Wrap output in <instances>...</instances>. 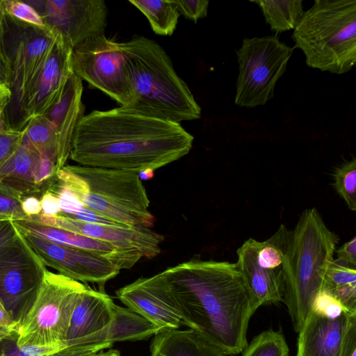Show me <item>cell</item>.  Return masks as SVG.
<instances>
[{
	"instance_id": "1",
	"label": "cell",
	"mask_w": 356,
	"mask_h": 356,
	"mask_svg": "<svg viewBox=\"0 0 356 356\" xmlns=\"http://www.w3.org/2000/svg\"><path fill=\"white\" fill-rule=\"evenodd\" d=\"M149 279L182 325L227 356L248 346V323L260 306L236 263L192 258Z\"/></svg>"
},
{
	"instance_id": "2",
	"label": "cell",
	"mask_w": 356,
	"mask_h": 356,
	"mask_svg": "<svg viewBox=\"0 0 356 356\" xmlns=\"http://www.w3.org/2000/svg\"><path fill=\"white\" fill-rule=\"evenodd\" d=\"M193 139L180 123L122 106L92 111L76 126L70 158L83 166L154 171L188 154Z\"/></svg>"
},
{
	"instance_id": "3",
	"label": "cell",
	"mask_w": 356,
	"mask_h": 356,
	"mask_svg": "<svg viewBox=\"0 0 356 356\" xmlns=\"http://www.w3.org/2000/svg\"><path fill=\"white\" fill-rule=\"evenodd\" d=\"M120 45L126 58L133 98L131 105L123 108L177 123L200 118V106L160 44L136 36Z\"/></svg>"
},
{
	"instance_id": "4",
	"label": "cell",
	"mask_w": 356,
	"mask_h": 356,
	"mask_svg": "<svg viewBox=\"0 0 356 356\" xmlns=\"http://www.w3.org/2000/svg\"><path fill=\"white\" fill-rule=\"evenodd\" d=\"M339 241V236L327 227L316 208L305 210L295 228L289 231L282 301L297 332L323 289Z\"/></svg>"
},
{
	"instance_id": "5",
	"label": "cell",
	"mask_w": 356,
	"mask_h": 356,
	"mask_svg": "<svg viewBox=\"0 0 356 356\" xmlns=\"http://www.w3.org/2000/svg\"><path fill=\"white\" fill-rule=\"evenodd\" d=\"M307 65L342 74L356 63V1L316 0L291 36Z\"/></svg>"
},
{
	"instance_id": "6",
	"label": "cell",
	"mask_w": 356,
	"mask_h": 356,
	"mask_svg": "<svg viewBox=\"0 0 356 356\" xmlns=\"http://www.w3.org/2000/svg\"><path fill=\"white\" fill-rule=\"evenodd\" d=\"M86 183L79 200L88 209L124 227H152L154 216L139 172L65 165Z\"/></svg>"
},
{
	"instance_id": "7",
	"label": "cell",
	"mask_w": 356,
	"mask_h": 356,
	"mask_svg": "<svg viewBox=\"0 0 356 356\" xmlns=\"http://www.w3.org/2000/svg\"><path fill=\"white\" fill-rule=\"evenodd\" d=\"M86 287L47 269L36 297L18 328V346H66L73 311Z\"/></svg>"
},
{
	"instance_id": "8",
	"label": "cell",
	"mask_w": 356,
	"mask_h": 356,
	"mask_svg": "<svg viewBox=\"0 0 356 356\" xmlns=\"http://www.w3.org/2000/svg\"><path fill=\"white\" fill-rule=\"evenodd\" d=\"M9 17L17 28L13 38V48H10L13 68L12 101L15 100L19 115L15 129L21 130L32 118L36 93L47 62L63 35L47 24L44 26H36Z\"/></svg>"
},
{
	"instance_id": "9",
	"label": "cell",
	"mask_w": 356,
	"mask_h": 356,
	"mask_svg": "<svg viewBox=\"0 0 356 356\" xmlns=\"http://www.w3.org/2000/svg\"><path fill=\"white\" fill-rule=\"evenodd\" d=\"M238 63L235 104L254 108L273 98L275 85L284 74L293 49L277 35L245 38L235 51Z\"/></svg>"
},
{
	"instance_id": "10",
	"label": "cell",
	"mask_w": 356,
	"mask_h": 356,
	"mask_svg": "<svg viewBox=\"0 0 356 356\" xmlns=\"http://www.w3.org/2000/svg\"><path fill=\"white\" fill-rule=\"evenodd\" d=\"M71 64L75 75L122 107L132 103L126 58L119 42L104 34L90 38L72 49Z\"/></svg>"
},
{
	"instance_id": "11",
	"label": "cell",
	"mask_w": 356,
	"mask_h": 356,
	"mask_svg": "<svg viewBox=\"0 0 356 356\" xmlns=\"http://www.w3.org/2000/svg\"><path fill=\"white\" fill-rule=\"evenodd\" d=\"M289 231L282 224L265 241L249 238L237 250L236 265L259 306L282 301Z\"/></svg>"
},
{
	"instance_id": "12",
	"label": "cell",
	"mask_w": 356,
	"mask_h": 356,
	"mask_svg": "<svg viewBox=\"0 0 356 356\" xmlns=\"http://www.w3.org/2000/svg\"><path fill=\"white\" fill-rule=\"evenodd\" d=\"M47 269L20 232L13 243L0 250V301L18 328L36 297Z\"/></svg>"
},
{
	"instance_id": "13",
	"label": "cell",
	"mask_w": 356,
	"mask_h": 356,
	"mask_svg": "<svg viewBox=\"0 0 356 356\" xmlns=\"http://www.w3.org/2000/svg\"><path fill=\"white\" fill-rule=\"evenodd\" d=\"M44 22L59 31L72 49L104 34L108 8L103 0L32 1Z\"/></svg>"
},
{
	"instance_id": "14",
	"label": "cell",
	"mask_w": 356,
	"mask_h": 356,
	"mask_svg": "<svg viewBox=\"0 0 356 356\" xmlns=\"http://www.w3.org/2000/svg\"><path fill=\"white\" fill-rule=\"evenodd\" d=\"M19 232L46 267L54 268L59 274L75 281L95 283L103 287L120 273L115 264L103 256Z\"/></svg>"
},
{
	"instance_id": "15",
	"label": "cell",
	"mask_w": 356,
	"mask_h": 356,
	"mask_svg": "<svg viewBox=\"0 0 356 356\" xmlns=\"http://www.w3.org/2000/svg\"><path fill=\"white\" fill-rule=\"evenodd\" d=\"M27 220L108 242L122 250L138 252L143 257L158 255L164 240L163 235L149 228L89 223L61 215L47 217L39 214Z\"/></svg>"
},
{
	"instance_id": "16",
	"label": "cell",
	"mask_w": 356,
	"mask_h": 356,
	"mask_svg": "<svg viewBox=\"0 0 356 356\" xmlns=\"http://www.w3.org/2000/svg\"><path fill=\"white\" fill-rule=\"evenodd\" d=\"M114 304L104 291L87 286L73 311L65 340L66 346L95 343L113 320Z\"/></svg>"
},
{
	"instance_id": "17",
	"label": "cell",
	"mask_w": 356,
	"mask_h": 356,
	"mask_svg": "<svg viewBox=\"0 0 356 356\" xmlns=\"http://www.w3.org/2000/svg\"><path fill=\"white\" fill-rule=\"evenodd\" d=\"M19 231L53 243L89 251L112 261L120 269L131 268L141 257L138 252L122 250L115 245L30 220L13 221Z\"/></svg>"
},
{
	"instance_id": "18",
	"label": "cell",
	"mask_w": 356,
	"mask_h": 356,
	"mask_svg": "<svg viewBox=\"0 0 356 356\" xmlns=\"http://www.w3.org/2000/svg\"><path fill=\"white\" fill-rule=\"evenodd\" d=\"M348 318L330 319L312 312L298 332L296 356H339Z\"/></svg>"
},
{
	"instance_id": "19",
	"label": "cell",
	"mask_w": 356,
	"mask_h": 356,
	"mask_svg": "<svg viewBox=\"0 0 356 356\" xmlns=\"http://www.w3.org/2000/svg\"><path fill=\"white\" fill-rule=\"evenodd\" d=\"M115 295L128 308L162 330L177 329L182 325L179 316L158 293L149 277H140L120 288Z\"/></svg>"
},
{
	"instance_id": "20",
	"label": "cell",
	"mask_w": 356,
	"mask_h": 356,
	"mask_svg": "<svg viewBox=\"0 0 356 356\" xmlns=\"http://www.w3.org/2000/svg\"><path fill=\"white\" fill-rule=\"evenodd\" d=\"M82 92V80L73 72L61 99L45 115L54 124L57 133L58 171L65 165L70 158L74 131L83 116Z\"/></svg>"
},
{
	"instance_id": "21",
	"label": "cell",
	"mask_w": 356,
	"mask_h": 356,
	"mask_svg": "<svg viewBox=\"0 0 356 356\" xmlns=\"http://www.w3.org/2000/svg\"><path fill=\"white\" fill-rule=\"evenodd\" d=\"M150 356H227L218 346L193 329H164L155 335Z\"/></svg>"
},
{
	"instance_id": "22",
	"label": "cell",
	"mask_w": 356,
	"mask_h": 356,
	"mask_svg": "<svg viewBox=\"0 0 356 356\" xmlns=\"http://www.w3.org/2000/svg\"><path fill=\"white\" fill-rule=\"evenodd\" d=\"M40 158L25 136L18 149L0 167V182L17 189L25 196L42 195L44 191L35 183Z\"/></svg>"
},
{
	"instance_id": "23",
	"label": "cell",
	"mask_w": 356,
	"mask_h": 356,
	"mask_svg": "<svg viewBox=\"0 0 356 356\" xmlns=\"http://www.w3.org/2000/svg\"><path fill=\"white\" fill-rule=\"evenodd\" d=\"M162 330L128 307L114 304L111 324L96 338L95 343L138 341L147 339Z\"/></svg>"
},
{
	"instance_id": "24",
	"label": "cell",
	"mask_w": 356,
	"mask_h": 356,
	"mask_svg": "<svg viewBox=\"0 0 356 356\" xmlns=\"http://www.w3.org/2000/svg\"><path fill=\"white\" fill-rule=\"evenodd\" d=\"M257 4L276 34L294 29L303 13L302 0H260L251 1Z\"/></svg>"
},
{
	"instance_id": "25",
	"label": "cell",
	"mask_w": 356,
	"mask_h": 356,
	"mask_svg": "<svg viewBox=\"0 0 356 356\" xmlns=\"http://www.w3.org/2000/svg\"><path fill=\"white\" fill-rule=\"evenodd\" d=\"M129 3L146 17L156 34H173L180 16L175 0H129Z\"/></svg>"
},
{
	"instance_id": "26",
	"label": "cell",
	"mask_w": 356,
	"mask_h": 356,
	"mask_svg": "<svg viewBox=\"0 0 356 356\" xmlns=\"http://www.w3.org/2000/svg\"><path fill=\"white\" fill-rule=\"evenodd\" d=\"M25 136L40 156L51 159L57 170L58 143L54 124L47 115L29 120L24 128ZM58 172V171H57Z\"/></svg>"
},
{
	"instance_id": "27",
	"label": "cell",
	"mask_w": 356,
	"mask_h": 356,
	"mask_svg": "<svg viewBox=\"0 0 356 356\" xmlns=\"http://www.w3.org/2000/svg\"><path fill=\"white\" fill-rule=\"evenodd\" d=\"M8 22L5 12L0 13V120L6 109L11 103L12 90V58L7 35Z\"/></svg>"
},
{
	"instance_id": "28",
	"label": "cell",
	"mask_w": 356,
	"mask_h": 356,
	"mask_svg": "<svg viewBox=\"0 0 356 356\" xmlns=\"http://www.w3.org/2000/svg\"><path fill=\"white\" fill-rule=\"evenodd\" d=\"M242 356H289V349L281 331H264L253 338Z\"/></svg>"
},
{
	"instance_id": "29",
	"label": "cell",
	"mask_w": 356,
	"mask_h": 356,
	"mask_svg": "<svg viewBox=\"0 0 356 356\" xmlns=\"http://www.w3.org/2000/svg\"><path fill=\"white\" fill-rule=\"evenodd\" d=\"M333 186L353 211H356V159L346 161L338 166L334 172Z\"/></svg>"
},
{
	"instance_id": "30",
	"label": "cell",
	"mask_w": 356,
	"mask_h": 356,
	"mask_svg": "<svg viewBox=\"0 0 356 356\" xmlns=\"http://www.w3.org/2000/svg\"><path fill=\"white\" fill-rule=\"evenodd\" d=\"M24 196L22 192L0 182V221L25 220L28 218L22 209Z\"/></svg>"
},
{
	"instance_id": "31",
	"label": "cell",
	"mask_w": 356,
	"mask_h": 356,
	"mask_svg": "<svg viewBox=\"0 0 356 356\" xmlns=\"http://www.w3.org/2000/svg\"><path fill=\"white\" fill-rule=\"evenodd\" d=\"M18 332L0 340V356H49L65 347L63 344L47 346H24L17 344Z\"/></svg>"
},
{
	"instance_id": "32",
	"label": "cell",
	"mask_w": 356,
	"mask_h": 356,
	"mask_svg": "<svg viewBox=\"0 0 356 356\" xmlns=\"http://www.w3.org/2000/svg\"><path fill=\"white\" fill-rule=\"evenodd\" d=\"M353 284H356L355 268L333 259L326 273L322 291H329L339 286Z\"/></svg>"
},
{
	"instance_id": "33",
	"label": "cell",
	"mask_w": 356,
	"mask_h": 356,
	"mask_svg": "<svg viewBox=\"0 0 356 356\" xmlns=\"http://www.w3.org/2000/svg\"><path fill=\"white\" fill-rule=\"evenodd\" d=\"M2 5L6 14L21 22L44 26L45 23L38 13L28 3L17 0H2Z\"/></svg>"
},
{
	"instance_id": "34",
	"label": "cell",
	"mask_w": 356,
	"mask_h": 356,
	"mask_svg": "<svg viewBox=\"0 0 356 356\" xmlns=\"http://www.w3.org/2000/svg\"><path fill=\"white\" fill-rule=\"evenodd\" d=\"M25 138L24 129L0 126V167L18 149Z\"/></svg>"
},
{
	"instance_id": "35",
	"label": "cell",
	"mask_w": 356,
	"mask_h": 356,
	"mask_svg": "<svg viewBox=\"0 0 356 356\" xmlns=\"http://www.w3.org/2000/svg\"><path fill=\"white\" fill-rule=\"evenodd\" d=\"M312 311L330 319L337 318L344 312L340 302L326 291H321L316 295Z\"/></svg>"
},
{
	"instance_id": "36",
	"label": "cell",
	"mask_w": 356,
	"mask_h": 356,
	"mask_svg": "<svg viewBox=\"0 0 356 356\" xmlns=\"http://www.w3.org/2000/svg\"><path fill=\"white\" fill-rule=\"evenodd\" d=\"M113 343L102 341L65 347L49 356H99L101 351L109 348Z\"/></svg>"
},
{
	"instance_id": "37",
	"label": "cell",
	"mask_w": 356,
	"mask_h": 356,
	"mask_svg": "<svg viewBox=\"0 0 356 356\" xmlns=\"http://www.w3.org/2000/svg\"><path fill=\"white\" fill-rule=\"evenodd\" d=\"M175 1L179 14L195 23L207 15L209 3L207 0H175Z\"/></svg>"
},
{
	"instance_id": "38",
	"label": "cell",
	"mask_w": 356,
	"mask_h": 356,
	"mask_svg": "<svg viewBox=\"0 0 356 356\" xmlns=\"http://www.w3.org/2000/svg\"><path fill=\"white\" fill-rule=\"evenodd\" d=\"M348 314L339 356H356V312Z\"/></svg>"
},
{
	"instance_id": "39",
	"label": "cell",
	"mask_w": 356,
	"mask_h": 356,
	"mask_svg": "<svg viewBox=\"0 0 356 356\" xmlns=\"http://www.w3.org/2000/svg\"><path fill=\"white\" fill-rule=\"evenodd\" d=\"M337 260L344 265L355 268L356 266V236L343 244L334 252Z\"/></svg>"
},
{
	"instance_id": "40",
	"label": "cell",
	"mask_w": 356,
	"mask_h": 356,
	"mask_svg": "<svg viewBox=\"0 0 356 356\" xmlns=\"http://www.w3.org/2000/svg\"><path fill=\"white\" fill-rule=\"evenodd\" d=\"M42 211L40 215L47 217H53L60 215L61 212L60 201L58 198L45 190L40 197Z\"/></svg>"
},
{
	"instance_id": "41",
	"label": "cell",
	"mask_w": 356,
	"mask_h": 356,
	"mask_svg": "<svg viewBox=\"0 0 356 356\" xmlns=\"http://www.w3.org/2000/svg\"><path fill=\"white\" fill-rule=\"evenodd\" d=\"M19 234L13 221H0V250L13 243Z\"/></svg>"
},
{
	"instance_id": "42",
	"label": "cell",
	"mask_w": 356,
	"mask_h": 356,
	"mask_svg": "<svg viewBox=\"0 0 356 356\" xmlns=\"http://www.w3.org/2000/svg\"><path fill=\"white\" fill-rule=\"evenodd\" d=\"M18 331L17 323L13 320L0 301V340Z\"/></svg>"
},
{
	"instance_id": "43",
	"label": "cell",
	"mask_w": 356,
	"mask_h": 356,
	"mask_svg": "<svg viewBox=\"0 0 356 356\" xmlns=\"http://www.w3.org/2000/svg\"><path fill=\"white\" fill-rule=\"evenodd\" d=\"M22 209L28 218L40 214V199L35 195L24 196L22 202Z\"/></svg>"
},
{
	"instance_id": "44",
	"label": "cell",
	"mask_w": 356,
	"mask_h": 356,
	"mask_svg": "<svg viewBox=\"0 0 356 356\" xmlns=\"http://www.w3.org/2000/svg\"><path fill=\"white\" fill-rule=\"evenodd\" d=\"M154 172L152 170H145L139 172L141 180H149L154 177Z\"/></svg>"
},
{
	"instance_id": "45",
	"label": "cell",
	"mask_w": 356,
	"mask_h": 356,
	"mask_svg": "<svg viewBox=\"0 0 356 356\" xmlns=\"http://www.w3.org/2000/svg\"><path fill=\"white\" fill-rule=\"evenodd\" d=\"M99 356H121L117 350H108V351H101Z\"/></svg>"
}]
</instances>
